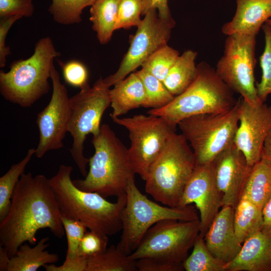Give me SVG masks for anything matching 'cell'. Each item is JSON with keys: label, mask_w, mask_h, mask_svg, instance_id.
I'll return each mask as SVG.
<instances>
[{"label": "cell", "mask_w": 271, "mask_h": 271, "mask_svg": "<svg viewBox=\"0 0 271 271\" xmlns=\"http://www.w3.org/2000/svg\"><path fill=\"white\" fill-rule=\"evenodd\" d=\"M61 217L49 179L24 173L13 191L9 211L0 221V245L11 258L24 242L35 245L41 229L48 228L61 238L65 233Z\"/></svg>", "instance_id": "cell-1"}, {"label": "cell", "mask_w": 271, "mask_h": 271, "mask_svg": "<svg viewBox=\"0 0 271 271\" xmlns=\"http://www.w3.org/2000/svg\"><path fill=\"white\" fill-rule=\"evenodd\" d=\"M72 170V166L62 164L49 179L62 216L80 221L90 230L107 236L120 231L126 194L112 203L96 192L81 190L71 179Z\"/></svg>", "instance_id": "cell-2"}, {"label": "cell", "mask_w": 271, "mask_h": 271, "mask_svg": "<svg viewBox=\"0 0 271 271\" xmlns=\"http://www.w3.org/2000/svg\"><path fill=\"white\" fill-rule=\"evenodd\" d=\"M91 143L94 153L89 159V171L84 179L73 180L74 184L104 198L125 194L129 180L136 174L128 149L106 123L101 125Z\"/></svg>", "instance_id": "cell-3"}, {"label": "cell", "mask_w": 271, "mask_h": 271, "mask_svg": "<svg viewBox=\"0 0 271 271\" xmlns=\"http://www.w3.org/2000/svg\"><path fill=\"white\" fill-rule=\"evenodd\" d=\"M197 66L196 78L185 91L165 106L151 109L147 113L162 117L176 128L181 120L189 116L219 113L232 108L238 101L233 91L208 63L202 62Z\"/></svg>", "instance_id": "cell-4"}, {"label": "cell", "mask_w": 271, "mask_h": 271, "mask_svg": "<svg viewBox=\"0 0 271 271\" xmlns=\"http://www.w3.org/2000/svg\"><path fill=\"white\" fill-rule=\"evenodd\" d=\"M60 56L52 39L41 38L32 55L13 62L7 72L0 71V92L4 98L21 107L32 106L50 89L49 79L55 58Z\"/></svg>", "instance_id": "cell-5"}, {"label": "cell", "mask_w": 271, "mask_h": 271, "mask_svg": "<svg viewBox=\"0 0 271 271\" xmlns=\"http://www.w3.org/2000/svg\"><path fill=\"white\" fill-rule=\"evenodd\" d=\"M196 166L190 145L182 133L175 131L150 167L145 191L164 205L178 207Z\"/></svg>", "instance_id": "cell-6"}, {"label": "cell", "mask_w": 271, "mask_h": 271, "mask_svg": "<svg viewBox=\"0 0 271 271\" xmlns=\"http://www.w3.org/2000/svg\"><path fill=\"white\" fill-rule=\"evenodd\" d=\"M126 200L121 215L122 233L117 247L129 255L138 247L149 229L164 219H199L192 205L184 207L163 206L149 199L138 188L134 178L128 183Z\"/></svg>", "instance_id": "cell-7"}, {"label": "cell", "mask_w": 271, "mask_h": 271, "mask_svg": "<svg viewBox=\"0 0 271 271\" xmlns=\"http://www.w3.org/2000/svg\"><path fill=\"white\" fill-rule=\"evenodd\" d=\"M240 98L230 110L219 113L195 115L178 124L193 151L196 165L212 163L234 144L238 126Z\"/></svg>", "instance_id": "cell-8"}, {"label": "cell", "mask_w": 271, "mask_h": 271, "mask_svg": "<svg viewBox=\"0 0 271 271\" xmlns=\"http://www.w3.org/2000/svg\"><path fill=\"white\" fill-rule=\"evenodd\" d=\"M109 90L100 77L92 87L86 85L69 99L68 132L73 139L70 152L84 177L87 174L89 163V159L84 155V142L88 134L95 136L100 131L102 115L110 105Z\"/></svg>", "instance_id": "cell-9"}, {"label": "cell", "mask_w": 271, "mask_h": 271, "mask_svg": "<svg viewBox=\"0 0 271 271\" xmlns=\"http://www.w3.org/2000/svg\"><path fill=\"white\" fill-rule=\"evenodd\" d=\"M200 220H161L147 232L129 257L134 260L154 258L183 263L200 233Z\"/></svg>", "instance_id": "cell-10"}, {"label": "cell", "mask_w": 271, "mask_h": 271, "mask_svg": "<svg viewBox=\"0 0 271 271\" xmlns=\"http://www.w3.org/2000/svg\"><path fill=\"white\" fill-rule=\"evenodd\" d=\"M111 117L129 133V156L136 174L145 181L152 165L165 148L176 128L162 117L153 114Z\"/></svg>", "instance_id": "cell-11"}, {"label": "cell", "mask_w": 271, "mask_h": 271, "mask_svg": "<svg viewBox=\"0 0 271 271\" xmlns=\"http://www.w3.org/2000/svg\"><path fill=\"white\" fill-rule=\"evenodd\" d=\"M255 36L240 33L228 35L223 55L215 69L218 75L233 92L240 94L250 103L262 101L257 95L255 84Z\"/></svg>", "instance_id": "cell-12"}, {"label": "cell", "mask_w": 271, "mask_h": 271, "mask_svg": "<svg viewBox=\"0 0 271 271\" xmlns=\"http://www.w3.org/2000/svg\"><path fill=\"white\" fill-rule=\"evenodd\" d=\"M175 22L160 19L156 10L144 15L137 30L131 37L128 50L117 71L103 79L109 87L113 86L142 66L156 50L167 44Z\"/></svg>", "instance_id": "cell-13"}, {"label": "cell", "mask_w": 271, "mask_h": 271, "mask_svg": "<svg viewBox=\"0 0 271 271\" xmlns=\"http://www.w3.org/2000/svg\"><path fill=\"white\" fill-rule=\"evenodd\" d=\"M53 91L48 105L37 115L36 123L39 141L35 155L41 158L49 151L63 147V141L68 132L70 108L67 89L60 81L54 65L51 77Z\"/></svg>", "instance_id": "cell-14"}, {"label": "cell", "mask_w": 271, "mask_h": 271, "mask_svg": "<svg viewBox=\"0 0 271 271\" xmlns=\"http://www.w3.org/2000/svg\"><path fill=\"white\" fill-rule=\"evenodd\" d=\"M238 119L234 144L252 167L261 158L263 143L271 128V106L262 101L250 103L241 97Z\"/></svg>", "instance_id": "cell-15"}, {"label": "cell", "mask_w": 271, "mask_h": 271, "mask_svg": "<svg viewBox=\"0 0 271 271\" xmlns=\"http://www.w3.org/2000/svg\"><path fill=\"white\" fill-rule=\"evenodd\" d=\"M192 204H194L199 211V235L204 237L222 207V195L215 182L212 162L196 165L185 187L178 207H184Z\"/></svg>", "instance_id": "cell-16"}, {"label": "cell", "mask_w": 271, "mask_h": 271, "mask_svg": "<svg viewBox=\"0 0 271 271\" xmlns=\"http://www.w3.org/2000/svg\"><path fill=\"white\" fill-rule=\"evenodd\" d=\"M217 187L222 195V206L234 208L241 198L252 167L234 144L212 162Z\"/></svg>", "instance_id": "cell-17"}, {"label": "cell", "mask_w": 271, "mask_h": 271, "mask_svg": "<svg viewBox=\"0 0 271 271\" xmlns=\"http://www.w3.org/2000/svg\"><path fill=\"white\" fill-rule=\"evenodd\" d=\"M234 211L231 206H222L204 236L209 250L225 264L236 256L242 245L235 233Z\"/></svg>", "instance_id": "cell-18"}, {"label": "cell", "mask_w": 271, "mask_h": 271, "mask_svg": "<svg viewBox=\"0 0 271 271\" xmlns=\"http://www.w3.org/2000/svg\"><path fill=\"white\" fill-rule=\"evenodd\" d=\"M225 271H271V234L259 231L242 243L236 256L224 264Z\"/></svg>", "instance_id": "cell-19"}, {"label": "cell", "mask_w": 271, "mask_h": 271, "mask_svg": "<svg viewBox=\"0 0 271 271\" xmlns=\"http://www.w3.org/2000/svg\"><path fill=\"white\" fill-rule=\"evenodd\" d=\"M271 18V0H236L232 20L222 27L225 35L240 33L256 36L262 25Z\"/></svg>", "instance_id": "cell-20"}, {"label": "cell", "mask_w": 271, "mask_h": 271, "mask_svg": "<svg viewBox=\"0 0 271 271\" xmlns=\"http://www.w3.org/2000/svg\"><path fill=\"white\" fill-rule=\"evenodd\" d=\"M110 117H119L129 110L143 107L146 94L143 83L137 72L129 74L109 90Z\"/></svg>", "instance_id": "cell-21"}, {"label": "cell", "mask_w": 271, "mask_h": 271, "mask_svg": "<svg viewBox=\"0 0 271 271\" xmlns=\"http://www.w3.org/2000/svg\"><path fill=\"white\" fill-rule=\"evenodd\" d=\"M49 239L48 237L42 238L33 247L29 243L22 244L11 258L7 271H36L45 264L57 262L58 255L45 250L49 246Z\"/></svg>", "instance_id": "cell-22"}, {"label": "cell", "mask_w": 271, "mask_h": 271, "mask_svg": "<svg viewBox=\"0 0 271 271\" xmlns=\"http://www.w3.org/2000/svg\"><path fill=\"white\" fill-rule=\"evenodd\" d=\"M197 53L187 50L180 55L163 83L175 97L185 91L194 81L197 72Z\"/></svg>", "instance_id": "cell-23"}, {"label": "cell", "mask_w": 271, "mask_h": 271, "mask_svg": "<svg viewBox=\"0 0 271 271\" xmlns=\"http://www.w3.org/2000/svg\"><path fill=\"white\" fill-rule=\"evenodd\" d=\"M242 196L260 209L271 196V163L264 158L253 166Z\"/></svg>", "instance_id": "cell-24"}, {"label": "cell", "mask_w": 271, "mask_h": 271, "mask_svg": "<svg viewBox=\"0 0 271 271\" xmlns=\"http://www.w3.org/2000/svg\"><path fill=\"white\" fill-rule=\"evenodd\" d=\"M120 0H96L91 6L89 20L101 44L107 43L115 30Z\"/></svg>", "instance_id": "cell-25"}, {"label": "cell", "mask_w": 271, "mask_h": 271, "mask_svg": "<svg viewBox=\"0 0 271 271\" xmlns=\"http://www.w3.org/2000/svg\"><path fill=\"white\" fill-rule=\"evenodd\" d=\"M263 223L262 210L242 196L234 211V225L239 241L242 244L250 236L261 231Z\"/></svg>", "instance_id": "cell-26"}, {"label": "cell", "mask_w": 271, "mask_h": 271, "mask_svg": "<svg viewBox=\"0 0 271 271\" xmlns=\"http://www.w3.org/2000/svg\"><path fill=\"white\" fill-rule=\"evenodd\" d=\"M136 260L111 245L87 259L86 271H136Z\"/></svg>", "instance_id": "cell-27"}, {"label": "cell", "mask_w": 271, "mask_h": 271, "mask_svg": "<svg viewBox=\"0 0 271 271\" xmlns=\"http://www.w3.org/2000/svg\"><path fill=\"white\" fill-rule=\"evenodd\" d=\"M35 149H30L25 157L18 163L13 164L0 178V221L7 215L11 203V197L21 175L35 155Z\"/></svg>", "instance_id": "cell-28"}, {"label": "cell", "mask_w": 271, "mask_h": 271, "mask_svg": "<svg viewBox=\"0 0 271 271\" xmlns=\"http://www.w3.org/2000/svg\"><path fill=\"white\" fill-rule=\"evenodd\" d=\"M191 253L183 262L186 271H225V263L214 257L209 250L204 237L198 235Z\"/></svg>", "instance_id": "cell-29"}, {"label": "cell", "mask_w": 271, "mask_h": 271, "mask_svg": "<svg viewBox=\"0 0 271 271\" xmlns=\"http://www.w3.org/2000/svg\"><path fill=\"white\" fill-rule=\"evenodd\" d=\"M141 78L146 91V101L143 107L158 109L168 105L174 98L163 81L142 68L137 71Z\"/></svg>", "instance_id": "cell-30"}, {"label": "cell", "mask_w": 271, "mask_h": 271, "mask_svg": "<svg viewBox=\"0 0 271 271\" xmlns=\"http://www.w3.org/2000/svg\"><path fill=\"white\" fill-rule=\"evenodd\" d=\"M96 0H52L48 11L54 20L62 25L79 23L83 10Z\"/></svg>", "instance_id": "cell-31"}, {"label": "cell", "mask_w": 271, "mask_h": 271, "mask_svg": "<svg viewBox=\"0 0 271 271\" xmlns=\"http://www.w3.org/2000/svg\"><path fill=\"white\" fill-rule=\"evenodd\" d=\"M179 55L178 50L165 45L146 60L142 68L163 81Z\"/></svg>", "instance_id": "cell-32"}, {"label": "cell", "mask_w": 271, "mask_h": 271, "mask_svg": "<svg viewBox=\"0 0 271 271\" xmlns=\"http://www.w3.org/2000/svg\"><path fill=\"white\" fill-rule=\"evenodd\" d=\"M262 29L264 35V48L259 58L262 75L259 82L256 84L259 98L263 102L271 94V26L264 23Z\"/></svg>", "instance_id": "cell-33"}, {"label": "cell", "mask_w": 271, "mask_h": 271, "mask_svg": "<svg viewBox=\"0 0 271 271\" xmlns=\"http://www.w3.org/2000/svg\"><path fill=\"white\" fill-rule=\"evenodd\" d=\"M146 0H120L118 9L115 30L138 27L142 19Z\"/></svg>", "instance_id": "cell-34"}, {"label": "cell", "mask_w": 271, "mask_h": 271, "mask_svg": "<svg viewBox=\"0 0 271 271\" xmlns=\"http://www.w3.org/2000/svg\"><path fill=\"white\" fill-rule=\"evenodd\" d=\"M61 220L67 240L66 258L74 259L78 256L79 244L87 228L77 220L62 216Z\"/></svg>", "instance_id": "cell-35"}, {"label": "cell", "mask_w": 271, "mask_h": 271, "mask_svg": "<svg viewBox=\"0 0 271 271\" xmlns=\"http://www.w3.org/2000/svg\"><path fill=\"white\" fill-rule=\"evenodd\" d=\"M108 242L107 235L92 230L86 231L79 244L78 256L88 259L105 250Z\"/></svg>", "instance_id": "cell-36"}, {"label": "cell", "mask_w": 271, "mask_h": 271, "mask_svg": "<svg viewBox=\"0 0 271 271\" xmlns=\"http://www.w3.org/2000/svg\"><path fill=\"white\" fill-rule=\"evenodd\" d=\"M64 80L68 84L80 89L88 84V72L84 64L79 61L60 62Z\"/></svg>", "instance_id": "cell-37"}, {"label": "cell", "mask_w": 271, "mask_h": 271, "mask_svg": "<svg viewBox=\"0 0 271 271\" xmlns=\"http://www.w3.org/2000/svg\"><path fill=\"white\" fill-rule=\"evenodd\" d=\"M34 12L32 0H0V18L30 17Z\"/></svg>", "instance_id": "cell-38"}, {"label": "cell", "mask_w": 271, "mask_h": 271, "mask_svg": "<svg viewBox=\"0 0 271 271\" xmlns=\"http://www.w3.org/2000/svg\"><path fill=\"white\" fill-rule=\"evenodd\" d=\"M139 271H181L184 270L183 263H176L154 258H142L136 260Z\"/></svg>", "instance_id": "cell-39"}, {"label": "cell", "mask_w": 271, "mask_h": 271, "mask_svg": "<svg viewBox=\"0 0 271 271\" xmlns=\"http://www.w3.org/2000/svg\"><path fill=\"white\" fill-rule=\"evenodd\" d=\"M20 16H12L1 18L0 20V67L5 66L7 57L11 54V49L6 45V39L8 33L12 25L18 20Z\"/></svg>", "instance_id": "cell-40"}, {"label": "cell", "mask_w": 271, "mask_h": 271, "mask_svg": "<svg viewBox=\"0 0 271 271\" xmlns=\"http://www.w3.org/2000/svg\"><path fill=\"white\" fill-rule=\"evenodd\" d=\"M87 258L78 256L74 259H67L62 264L57 266L52 263L43 266L46 271H86Z\"/></svg>", "instance_id": "cell-41"}, {"label": "cell", "mask_w": 271, "mask_h": 271, "mask_svg": "<svg viewBox=\"0 0 271 271\" xmlns=\"http://www.w3.org/2000/svg\"><path fill=\"white\" fill-rule=\"evenodd\" d=\"M158 11V16L162 20L174 21L172 17L168 4V0H146L144 16L151 10Z\"/></svg>", "instance_id": "cell-42"}, {"label": "cell", "mask_w": 271, "mask_h": 271, "mask_svg": "<svg viewBox=\"0 0 271 271\" xmlns=\"http://www.w3.org/2000/svg\"><path fill=\"white\" fill-rule=\"evenodd\" d=\"M263 227L261 231L266 234H271V196L263 206L262 209Z\"/></svg>", "instance_id": "cell-43"}, {"label": "cell", "mask_w": 271, "mask_h": 271, "mask_svg": "<svg viewBox=\"0 0 271 271\" xmlns=\"http://www.w3.org/2000/svg\"><path fill=\"white\" fill-rule=\"evenodd\" d=\"M261 158H264L271 163V128L264 140L261 153Z\"/></svg>", "instance_id": "cell-44"}, {"label": "cell", "mask_w": 271, "mask_h": 271, "mask_svg": "<svg viewBox=\"0 0 271 271\" xmlns=\"http://www.w3.org/2000/svg\"><path fill=\"white\" fill-rule=\"evenodd\" d=\"M11 257L6 249L0 245V271L8 270Z\"/></svg>", "instance_id": "cell-45"}, {"label": "cell", "mask_w": 271, "mask_h": 271, "mask_svg": "<svg viewBox=\"0 0 271 271\" xmlns=\"http://www.w3.org/2000/svg\"><path fill=\"white\" fill-rule=\"evenodd\" d=\"M265 23L271 26V19H269Z\"/></svg>", "instance_id": "cell-46"}]
</instances>
